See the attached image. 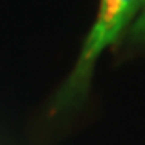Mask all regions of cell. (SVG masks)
I'll list each match as a JSON object with an SVG mask.
<instances>
[{
    "mask_svg": "<svg viewBox=\"0 0 145 145\" xmlns=\"http://www.w3.org/2000/svg\"><path fill=\"white\" fill-rule=\"evenodd\" d=\"M142 8H144V10H142V13L139 15V18L135 20L131 32H132V37L140 39V40H145V3H144Z\"/></svg>",
    "mask_w": 145,
    "mask_h": 145,
    "instance_id": "2",
    "label": "cell"
},
{
    "mask_svg": "<svg viewBox=\"0 0 145 145\" xmlns=\"http://www.w3.org/2000/svg\"><path fill=\"white\" fill-rule=\"evenodd\" d=\"M144 3L145 0H100L97 20L86 37L72 71L58 90L53 108H68L82 100L100 55L118 39Z\"/></svg>",
    "mask_w": 145,
    "mask_h": 145,
    "instance_id": "1",
    "label": "cell"
}]
</instances>
